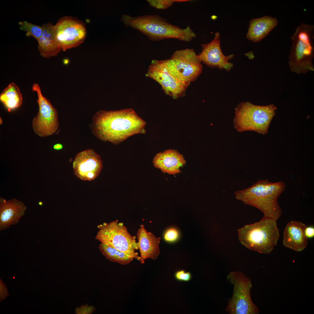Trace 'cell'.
I'll use <instances>...</instances> for the list:
<instances>
[{
	"mask_svg": "<svg viewBox=\"0 0 314 314\" xmlns=\"http://www.w3.org/2000/svg\"><path fill=\"white\" fill-rule=\"evenodd\" d=\"M146 124L133 109L126 108L99 111L93 116L90 126L99 139L118 144L134 135L144 133Z\"/></svg>",
	"mask_w": 314,
	"mask_h": 314,
	"instance_id": "obj_1",
	"label": "cell"
},
{
	"mask_svg": "<svg viewBox=\"0 0 314 314\" xmlns=\"http://www.w3.org/2000/svg\"><path fill=\"white\" fill-rule=\"evenodd\" d=\"M120 20L126 26L138 31L153 41L174 38L189 42L196 37V34L189 26L181 28L157 15L133 17L123 14Z\"/></svg>",
	"mask_w": 314,
	"mask_h": 314,
	"instance_id": "obj_2",
	"label": "cell"
},
{
	"mask_svg": "<svg viewBox=\"0 0 314 314\" xmlns=\"http://www.w3.org/2000/svg\"><path fill=\"white\" fill-rule=\"evenodd\" d=\"M285 188L283 181L272 183L266 179L258 180L247 188L236 191L234 194L238 200L257 208L264 216L276 220L282 213L278 199Z\"/></svg>",
	"mask_w": 314,
	"mask_h": 314,
	"instance_id": "obj_3",
	"label": "cell"
},
{
	"mask_svg": "<svg viewBox=\"0 0 314 314\" xmlns=\"http://www.w3.org/2000/svg\"><path fill=\"white\" fill-rule=\"evenodd\" d=\"M276 220L264 216L259 221L238 230L239 240L246 248L261 254L271 252L279 236Z\"/></svg>",
	"mask_w": 314,
	"mask_h": 314,
	"instance_id": "obj_4",
	"label": "cell"
},
{
	"mask_svg": "<svg viewBox=\"0 0 314 314\" xmlns=\"http://www.w3.org/2000/svg\"><path fill=\"white\" fill-rule=\"evenodd\" d=\"M292 42L289 57L291 70L297 74L314 71V26L302 23L291 36Z\"/></svg>",
	"mask_w": 314,
	"mask_h": 314,
	"instance_id": "obj_5",
	"label": "cell"
},
{
	"mask_svg": "<svg viewBox=\"0 0 314 314\" xmlns=\"http://www.w3.org/2000/svg\"><path fill=\"white\" fill-rule=\"evenodd\" d=\"M276 109L273 104L261 106L248 101L240 103L235 108L234 126L239 132L249 130L264 135L268 132Z\"/></svg>",
	"mask_w": 314,
	"mask_h": 314,
	"instance_id": "obj_6",
	"label": "cell"
},
{
	"mask_svg": "<svg viewBox=\"0 0 314 314\" xmlns=\"http://www.w3.org/2000/svg\"><path fill=\"white\" fill-rule=\"evenodd\" d=\"M95 239L101 243L114 247L128 256L140 261L135 252L138 249L136 236H131L122 222L117 220L98 225Z\"/></svg>",
	"mask_w": 314,
	"mask_h": 314,
	"instance_id": "obj_7",
	"label": "cell"
},
{
	"mask_svg": "<svg viewBox=\"0 0 314 314\" xmlns=\"http://www.w3.org/2000/svg\"><path fill=\"white\" fill-rule=\"evenodd\" d=\"M146 76L158 83L165 93L174 99L184 96L190 84L178 74L170 58L153 60Z\"/></svg>",
	"mask_w": 314,
	"mask_h": 314,
	"instance_id": "obj_8",
	"label": "cell"
},
{
	"mask_svg": "<svg viewBox=\"0 0 314 314\" xmlns=\"http://www.w3.org/2000/svg\"><path fill=\"white\" fill-rule=\"evenodd\" d=\"M226 279L234 289L226 311L230 314L259 313V309L251 297L252 284L250 278L240 271H232L229 273Z\"/></svg>",
	"mask_w": 314,
	"mask_h": 314,
	"instance_id": "obj_9",
	"label": "cell"
},
{
	"mask_svg": "<svg viewBox=\"0 0 314 314\" xmlns=\"http://www.w3.org/2000/svg\"><path fill=\"white\" fill-rule=\"evenodd\" d=\"M32 90L37 94L39 106L38 112L32 121L33 131L40 137L51 135L56 131L59 127L57 111L49 100L43 96L38 84L34 83Z\"/></svg>",
	"mask_w": 314,
	"mask_h": 314,
	"instance_id": "obj_10",
	"label": "cell"
},
{
	"mask_svg": "<svg viewBox=\"0 0 314 314\" xmlns=\"http://www.w3.org/2000/svg\"><path fill=\"white\" fill-rule=\"evenodd\" d=\"M54 29L59 45L63 51L81 44L86 34L83 22L71 16L60 18L54 25Z\"/></svg>",
	"mask_w": 314,
	"mask_h": 314,
	"instance_id": "obj_11",
	"label": "cell"
},
{
	"mask_svg": "<svg viewBox=\"0 0 314 314\" xmlns=\"http://www.w3.org/2000/svg\"><path fill=\"white\" fill-rule=\"evenodd\" d=\"M170 58L177 73L188 83L195 81L202 72L201 62L192 49L176 50Z\"/></svg>",
	"mask_w": 314,
	"mask_h": 314,
	"instance_id": "obj_12",
	"label": "cell"
},
{
	"mask_svg": "<svg viewBox=\"0 0 314 314\" xmlns=\"http://www.w3.org/2000/svg\"><path fill=\"white\" fill-rule=\"evenodd\" d=\"M102 162L100 156L92 149L78 153L73 163L75 175L83 181L94 180L101 172Z\"/></svg>",
	"mask_w": 314,
	"mask_h": 314,
	"instance_id": "obj_13",
	"label": "cell"
},
{
	"mask_svg": "<svg viewBox=\"0 0 314 314\" xmlns=\"http://www.w3.org/2000/svg\"><path fill=\"white\" fill-rule=\"evenodd\" d=\"M202 50L198 55L201 62L211 67L225 69L229 71L232 68L233 64L229 62L233 55L225 56L220 47V34L218 31L215 34L213 40L210 42L202 44Z\"/></svg>",
	"mask_w": 314,
	"mask_h": 314,
	"instance_id": "obj_14",
	"label": "cell"
},
{
	"mask_svg": "<svg viewBox=\"0 0 314 314\" xmlns=\"http://www.w3.org/2000/svg\"><path fill=\"white\" fill-rule=\"evenodd\" d=\"M26 208L22 202L16 199L7 200L0 197V230H5L17 223Z\"/></svg>",
	"mask_w": 314,
	"mask_h": 314,
	"instance_id": "obj_15",
	"label": "cell"
},
{
	"mask_svg": "<svg viewBox=\"0 0 314 314\" xmlns=\"http://www.w3.org/2000/svg\"><path fill=\"white\" fill-rule=\"evenodd\" d=\"M306 227L302 222L291 221L286 226L284 231L283 244L286 247L297 252L306 248L308 238L305 234Z\"/></svg>",
	"mask_w": 314,
	"mask_h": 314,
	"instance_id": "obj_16",
	"label": "cell"
},
{
	"mask_svg": "<svg viewBox=\"0 0 314 314\" xmlns=\"http://www.w3.org/2000/svg\"><path fill=\"white\" fill-rule=\"evenodd\" d=\"M137 236L140 254L141 264L144 263L145 260L147 258L156 260L160 253L159 244L160 238L147 232L143 224L140 225Z\"/></svg>",
	"mask_w": 314,
	"mask_h": 314,
	"instance_id": "obj_17",
	"label": "cell"
},
{
	"mask_svg": "<svg viewBox=\"0 0 314 314\" xmlns=\"http://www.w3.org/2000/svg\"><path fill=\"white\" fill-rule=\"evenodd\" d=\"M152 162L154 165L162 172L173 175L180 173V167L186 163L181 154L177 150L172 149L157 154Z\"/></svg>",
	"mask_w": 314,
	"mask_h": 314,
	"instance_id": "obj_18",
	"label": "cell"
},
{
	"mask_svg": "<svg viewBox=\"0 0 314 314\" xmlns=\"http://www.w3.org/2000/svg\"><path fill=\"white\" fill-rule=\"evenodd\" d=\"M278 23L276 18L269 15L253 18L250 21L247 38L254 42H259L268 35Z\"/></svg>",
	"mask_w": 314,
	"mask_h": 314,
	"instance_id": "obj_19",
	"label": "cell"
},
{
	"mask_svg": "<svg viewBox=\"0 0 314 314\" xmlns=\"http://www.w3.org/2000/svg\"><path fill=\"white\" fill-rule=\"evenodd\" d=\"M42 36L38 40V48L40 55L43 57L49 58L57 55L62 50L56 39L51 23L42 25Z\"/></svg>",
	"mask_w": 314,
	"mask_h": 314,
	"instance_id": "obj_20",
	"label": "cell"
},
{
	"mask_svg": "<svg viewBox=\"0 0 314 314\" xmlns=\"http://www.w3.org/2000/svg\"><path fill=\"white\" fill-rule=\"evenodd\" d=\"M0 100L9 111L20 107L22 103V97L19 87L11 83L1 93Z\"/></svg>",
	"mask_w": 314,
	"mask_h": 314,
	"instance_id": "obj_21",
	"label": "cell"
},
{
	"mask_svg": "<svg viewBox=\"0 0 314 314\" xmlns=\"http://www.w3.org/2000/svg\"><path fill=\"white\" fill-rule=\"evenodd\" d=\"M99 249L102 254L110 261L123 265L129 264L133 258L116 249L101 243Z\"/></svg>",
	"mask_w": 314,
	"mask_h": 314,
	"instance_id": "obj_22",
	"label": "cell"
},
{
	"mask_svg": "<svg viewBox=\"0 0 314 314\" xmlns=\"http://www.w3.org/2000/svg\"><path fill=\"white\" fill-rule=\"evenodd\" d=\"M19 24L20 29L26 32V35L32 36L37 40L42 36L43 30L42 26L26 21L19 22Z\"/></svg>",
	"mask_w": 314,
	"mask_h": 314,
	"instance_id": "obj_23",
	"label": "cell"
},
{
	"mask_svg": "<svg viewBox=\"0 0 314 314\" xmlns=\"http://www.w3.org/2000/svg\"><path fill=\"white\" fill-rule=\"evenodd\" d=\"M189 0H148L151 6L159 9L164 10L171 7L174 3L186 2Z\"/></svg>",
	"mask_w": 314,
	"mask_h": 314,
	"instance_id": "obj_24",
	"label": "cell"
},
{
	"mask_svg": "<svg viewBox=\"0 0 314 314\" xmlns=\"http://www.w3.org/2000/svg\"><path fill=\"white\" fill-rule=\"evenodd\" d=\"M179 237L178 230L174 228H170L168 229L164 235V238L165 241L169 242H174Z\"/></svg>",
	"mask_w": 314,
	"mask_h": 314,
	"instance_id": "obj_25",
	"label": "cell"
},
{
	"mask_svg": "<svg viewBox=\"0 0 314 314\" xmlns=\"http://www.w3.org/2000/svg\"><path fill=\"white\" fill-rule=\"evenodd\" d=\"M174 277L178 281L187 282L191 279L192 275L189 272H186L184 270H180L175 272Z\"/></svg>",
	"mask_w": 314,
	"mask_h": 314,
	"instance_id": "obj_26",
	"label": "cell"
},
{
	"mask_svg": "<svg viewBox=\"0 0 314 314\" xmlns=\"http://www.w3.org/2000/svg\"><path fill=\"white\" fill-rule=\"evenodd\" d=\"M94 310L95 308L93 306H90L86 304L76 308L75 313L77 314H91Z\"/></svg>",
	"mask_w": 314,
	"mask_h": 314,
	"instance_id": "obj_27",
	"label": "cell"
},
{
	"mask_svg": "<svg viewBox=\"0 0 314 314\" xmlns=\"http://www.w3.org/2000/svg\"><path fill=\"white\" fill-rule=\"evenodd\" d=\"M8 296V292L7 287L2 280H0V299L1 301L5 299Z\"/></svg>",
	"mask_w": 314,
	"mask_h": 314,
	"instance_id": "obj_28",
	"label": "cell"
},
{
	"mask_svg": "<svg viewBox=\"0 0 314 314\" xmlns=\"http://www.w3.org/2000/svg\"><path fill=\"white\" fill-rule=\"evenodd\" d=\"M305 234L307 238H311L314 236V228L313 226H310L306 227L305 230Z\"/></svg>",
	"mask_w": 314,
	"mask_h": 314,
	"instance_id": "obj_29",
	"label": "cell"
},
{
	"mask_svg": "<svg viewBox=\"0 0 314 314\" xmlns=\"http://www.w3.org/2000/svg\"><path fill=\"white\" fill-rule=\"evenodd\" d=\"M63 146L62 144L60 143H57L55 144L53 147L54 149L56 150H60L63 149Z\"/></svg>",
	"mask_w": 314,
	"mask_h": 314,
	"instance_id": "obj_30",
	"label": "cell"
},
{
	"mask_svg": "<svg viewBox=\"0 0 314 314\" xmlns=\"http://www.w3.org/2000/svg\"><path fill=\"white\" fill-rule=\"evenodd\" d=\"M38 204H39V205H40V206H42V204H43V203H42V202H41V201H40V202H39V203H38Z\"/></svg>",
	"mask_w": 314,
	"mask_h": 314,
	"instance_id": "obj_31",
	"label": "cell"
},
{
	"mask_svg": "<svg viewBox=\"0 0 314 314\" xmlns=\"http://www.w3.org/2000/svg\"><path fill=\"white\" fill-rule=\"evenodd\" d=\"M0 124H1L2 123V119L1 118V117L0 118Z\"/></svg>",
	"mask_w": 314,
	"mask_h": 314,
	"instance_id": "obj_32",
	"label": "cell"
}]
</instances>
